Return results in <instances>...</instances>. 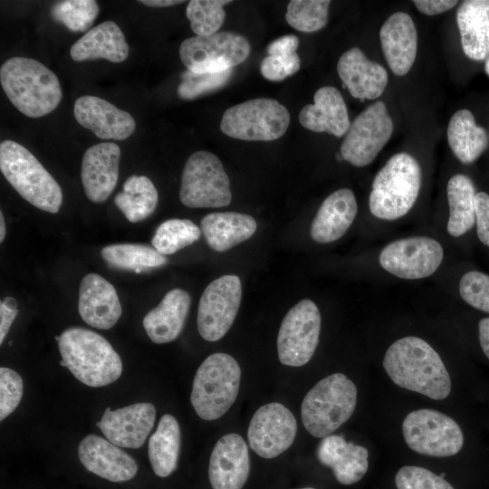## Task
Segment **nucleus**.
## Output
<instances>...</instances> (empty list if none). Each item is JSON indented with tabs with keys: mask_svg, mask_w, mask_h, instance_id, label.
<instances>
[{
	"mask_svg": "<svg viewBox=\"0 0 489 489\" xmlns=\"http://www.w3.org/2000/svg\"><path fill=\"white\" fill-rule=\"evenodd\" d=\"M383 368L397 386L435 400L446 398L452 388L450 375L439 354L425 340L407 336L386 350Z\"/></svg>",
	"mask_w": 489,
	"mask_h": 489,
	"instance_id": "f257e3e1",
	"label": "nucleus"
},
{
	"mask_svg": "<svg viewBox=\"0 0 489 489\" xmlns=\"http://www.w3.org/2000/svg\"><path fill=\"white\" fill-rule=\"evenodd\" d=\"M1 86L13 105L30 118H40L59 105L62 93L56 74L42 62L22 56L5 61Z\"/></svg>",
	"mask_w": 489,
	"mask_h": 489,
	"instance_id": "f03ea898",
	"label": "nucleus"
},
{
	"mask_svg": "<svg viewBox=\"0 0 489 489\" xmlns=\"http://www.w3.org/2000/svg\"><path fill=\"white\" fill-rule=\"evenodd\" d=\"M60 365L82 383L100 388L116 381L122 373V361L101 335L82 327L66 329L58 341Z\"/></svg>",
	"mask_w": 489,
	"mask_h": 489,
	"instance_id": "7ed1b4c3",
	"label": "nucleus"
},
{
	"mask_svg": "<svg viewBox=\"0 0 489 489\" xmlns=\"http://www.w3.org/2000/svg\"><path fill=\"white\" fill-rule=\"evenodd\" d=\"M0 169L15 191L34 206L52 214L60 210L61 187L23 145L14 140L0 143Z\"/></svg>",
	"mask_w": 489,
	"mask_h": 489,
	"instance_id": "20e7f679",
	"label": "nucleus"
},
{
	"mask_svg": "<svg viewBox=\"0 0 489 489\" xmlns=\"http://www.w3.org/2000/svg\"><path fill=\"white\" fill-rule=\"evenodd\" d=\"M421 187V168L408 153L392 156L377 173L369 198L371 214L382 220L407 215L416 203Z\"/></svg>",
	"mask_w": 489,
	"mask_h": 489,
	"instance_id": "39448f33",
	"label": "nucleus"
},
{
	"mask_svg": "<svg viewBox=\"0 0 489 489\" xmlns=\"http://www.w3.org/2000/svg\"><path fill=\"white\" fill-rule=\"evenodd\" d=\"M355 383L342 373L329 375L305 395L301 417L305 429L315 437L331 435L352 416L357 405Z\"/></svg>",
	"mask_w": 489,
	"mask_h": 489,
	"instance_id": "423d86ee",
	"label": "nucleus"
},
{
	"mask_svg": "<svg viewBox=\"0 0 489 489\" xmlns=\"http://www.w3.org/2000/svg\"><path fill=\"white\" fill-rule=\"evenodd\" d=\"M241 368L229 354L209 355L198 367L192 384L190 401L197 416L216 420L235 403L240 388Z\"/></svg>",
	"mask_w": 489,
	"mask_h": 489,
	"instance_id": "0eeeda50",
	"label": "nucleus"
},
{
	"mask_svg": "<svg viewBox=\"0 0 489 489\" xmlns=\"http://www.w3.org/2000/svg\"><path fill=\"white\" fill-rule=\"evenodd\" d=\"M179 199L192 208L223 207L231 203L230 180L216 155L198 150L189 156L182 171Z\"/></svg>",
	"mask_w": 489,
	"mask_h": 489,
	"instance_id": "6e6552de",
	"label": "nucleus"
},
{
	"mask_svg": "<svg viewBox=\"0 0 489 489\" xmlns=\"http://www.w3.org/2000/svg\"><path fill=\"white\" fill-rule=\"evenodd\" d=\"M289 124L290 113L283 104L257 98L228 108L222 116L220 129L237 139L272 141L281 138Z\"/></svg>",
	"mask_w": 489,
	"mask_h": 489,
	"instance_id": "1a4fd4ad",
	"label": "nucleus"
},
{
	"mask_svg": "<svg viewBox=\"0 0 489 489\" xmlns=\"http://www.w3.org/2000/svg\"><path fill=\"white\" fill-rule=\"evenodd\" d=\"M402 435L414 452L433 457L458 454L464 446V434L449 416L432 408L409 412L402 422Z\"/></svg>",
	"mask_w": 489,
	"mask_h": 489,
	"instance_id": "9d476101",
	"label": "nucleus"
},
{
	"mask_svg": "<svg viewBox=\"0 0 489 489\" xmlns=\"http://www.w3.org/2000/svg\"><path fill=\"white\" fill-rule=\"evenodd\" d=\"M250 52V43L244 36L234 32H217L185 39L179 47V57L191 72H220L244 62Z\"/></svg>",
	"mask_w": 489,
	"mask_h": 489,
	"instance_id": "9b49d317",
	"label": "nucleus"
},
{
	"mask_svg": "<svg viewBox=\"0 0 489 489\" xmlns=\"http://www.w3.org/2000/svg\"><path fill=\"white\" fill-rule=\"evenodd\" d=\"M321 317L318 306L303 299L289 310L282 321L277 352L280 362L290 367L305 365L319 343Z\"/></svg>",
	"mask_w": 489,
	"mask_h": 489,
	"instance_id": "f8f14e48",
	"label": "nucleus"
},
{
	"mask_svg": "<svg viewBox=\"0 0 489 489\" xmlns=\"http://www.w3.org/2000/svg\"><path fill=\"white\" fill-rule=\"evenodd\" d=\"M393 122L385 103L378 101L350 123L340 145L343 159L355 167L370 164L391 138Z\"/></svg>",
	"mask_w": 489,
	"mask_h": 489,
	"instance_id": "ddd939ff",
	"label": "nucleus"
},
{
	"mask_svg": "<svg viewBox=\"0 0 489 489\" xmlns=\"http://www.w3.org/2000/svg\"><path fill=\"white\" fill-rule=\"evenodd\" d=\"M242 300V284L237 275L225 274L212 281L198 303L197 330L207 341L222 339L231 328Z\"/></svg>",
	"mask_w": 489,
	"mask_h": 489,
	"instance_id": "4468645a",
	"label": "nucleus"
},
{
	"mask_svg": "<svg viewBox=\"0 0 489 489\" xmlns=\"http://www.w3.org/2000/svg\"><path fill=\"white\" fill-rule=\"evenodd\" d=\"M444 250L436 239L412 236L388 244L380 252V266L390 274L406 280L432 275L441 265Z\"/></svg>",
	"mask_w": 489,
	"mask_h": 489,
	"instance_id": "2eb2a0df",
	"label": "nucleus"
},
{
	"mask_svg": "<svg viewBox=\"0 0 489 489\" xmlns=\"http://www.w3.org/2000/svg\"><path fill=\"white\" fill-rule=\"evenodd\" d=\"M297 421L289 408L277 402L260 407L251 418L247 439L251 449L259 456L274 458L293 443Z\"/></svg>",
	"mask_w": 489,
	"mask_h": 489,
	"instance_id": "dca6fc26",
	"label": "nucleus"
},
{
	"mask_svg": "<svg viewBox=\"0 0 489 489\" xmlns=\"http://www.w3.org/2000/svg\"><path fill=\"white\" fill-rule=\"evenodd\" d=\"M155 419L154 405L141 402L115 410L107 408L96 425L112 444L120 447L138 449L147 440Z\"/></svg>",
	"mask_w": 489,
	"mask_h": 489,
	"instance_id": "f3484780",
	"label": "nucleus"
},
{
	"mask_svg": "<svg viewBox=\"0 0 489 489\" xmlns=\"http://www.w3.org/2000/svg\"><path fill=\"white\" fill-rule=\"evenodd\" d=\"M250 473V457L244 438L235 433L223 436L214 446L208 466L213 489H242Z\"/></svg>",
	"mask_w": 489,
	"mask_h": 489,
	"instance_id": "a211bd4d",
	"label": "nucleus"
},
{
	"mask_svg": "<svg viewBox=\"0 0 489 489\" xmlns=\"http://www.w3.org/2000/svg\"><path fill=\"white\" fill-rule=\"evenodd\" d=\"M73 114L80 125L101 139L123 140L136 129L135 120L129 112L96 96L78 98L74 102Z\"/></svg>",
	"mask_w": 489,
	"mask_h": 489,
	"instance_id": "6ab92c4d",
	"label": "nucleus"
},
{
	"mask_svg": "<svg viewBox=\"0 0 489 489\" xmlns=\"http://www.w3.org/2000/svg\"><path fill=\"white\" fill-rule=\"evenodd\" d=\"M120 149L114 142H101L82 156L81 179L87 197L94 203L108 199L119 177Z\"/></svg>",
	"mask_w": 489,
	"mask_h": 489,
	"instance_id": "aec40b11",
	"label": "nucleus"
},
{
	"mask_svg": "<svg viewBox=\"0 0 489 489\" xmlns=\"http://www.w3.org/2000/svg\"><path fill=\"white\" fill-rule=\"evenodd\" d=\"M82 465L91 473L111 482H126L138 472L136 461L108 439L86 436L78 447Z\"/></svg>",
	"mask_w": 489,
	"mask_h": 489,
	"instance_id": "412c9836",
	"label": "nucleus"
},
{
	"mask_svg": "<svg viewBox=\"0 0 489 489\" xmlns=\"http://www.w3.org/2000/svg\"><path fill=\"white\" fill-rule=\"evenodd\" d=\"M78 312L88 325L109 330L120 318L122 309L115 287L102 276L91 273L80 284Z\"/></svg>",
	"mask_w": 489,
	"mask_h": 489,
	"instance_id": "4be33fe9",
	"label": "nucleus"
},
{
	"mask_svg": "<svg viewBox=\"0 0 489 489\" xmlns=\"http://www.w3.org/2000/svg\"><path fill=\"white\" fill-rule=\"evenodd\" d=\"M337 71L351 96L360 101L379 97L388 84L386 69L369 60L358 47L349 49L340 57Z\"/></svg>",
	"mask_w": 489,
	"mask_h": 489,
	"instance_id": "5701e85b",
	"label": "nucleus"
},
{
	"mask_svg": "<svg viewBox=\"0 0 489 489\" xmlns=\"http://www.w3.org/2000/svg\"><path fill=\"white\" fill-rule=\"evenodd\" d=\"M379 38L390 70L398 76L407 74L417 50V33L412 18L404 12L394 13L382 24Z\"/></svg>",
	"mask_w": 489,
	"mask_h": 489,
	"instance_id": "b1692460",
	"label": "nucleus"
},
{
	"mask_svg": "<svg viewBox=\"0 0 489 489\" xmlns=\"http://www.w3.org/2000/svg\"><path fill=\"white\" fill-rule=\"evenodd\" d=\"M316 456L330 467L336 480L344 485L360 481L369 469V451L366 447L346 441L342 436L330 435L320 442Z\"/></svg>",
	"mask_w": 489,
	"mask_h": 489,
	"instance_id": "393cba45",
	"label": "nucleus"
},
{
	"mask_svg": "<svg viewBox=\"0 0 489 489\" xmlns=\"http://www.w3.org/2000/svg\"><path fill=\"white\" fill-rule=\"evenodd\" d=\"M313 104L305 105L300 114L301 125L314 132H327L342 137L350 128L348 109L338 89L323 86L313 97Z\"/></svg>",
	"mask_w": 489,
	"mask_h": 489,
	"instance_id": "a878e982",
	"label": "nucleus"
},
{
	"mask_svg": "<svg viewBox=\"0 0 489 489\" xmlns=\"http://www.w3.org/2000/svg\"><path fill=\"white\" fill-rule=\"evenodd\" d=\"M357 213L356 197L350 189L332 192L323 200L312 222L311 237L320 244L340 239L352 225Z\"/></svg>",
	"mask_w": 489,
	"mask_h": 489,
	"instance_id": "bb28decb",
	"label": "nucleus"
},
{
	"mask_svg": "<svg viewBox=\"0 0 489 489\" xmlns=\"http://www.w3.org/2000/svg\"><path fill=\"white\" fill-rule=\"evenodd\" d=\"M190 304L191 297L185 290L175 288L168 292L142 321L149 339L157 344L175 340L185 326Z\"/></svg>",
	"mask_w": 489,
	"mask_h": 489,
	"instance_id": "cd10ccee",
	"label": "nucleus"
},
{
	"mask_svg": "<svg viewBox=\"0 0 489 489\" xmlns=\"http://www.w3.org/2000/svg\"><path fill=\"white\" fill-rule=\"evenodd\" d=\"M75 62L105 59L121 62L129 55V45L124 34L113 21H105L91 28L70 49Z\"/></svg>",
	"mask_w": 489,
	"mask_h": 489,
	"instance_id": "c85d7f7f",
	"label": "nucleus"
},
{
	"mask_svg": "<svg viewBox=\"0 0 489 489\" xmlns=\"http://www.w3.org/2000/svg\"><path fill=\"white\" fill-rule=\"evenodd\" d=\"M200 229L211 249L225 252L253 236L257 223L247 214L216 212L201 219Z\"/></svg>",
	"mask_w": 489,
	"mask_h": 489,
	"instance_id": "c756f323",
	"label": "nucleus"
},
{
	"mask_svg": "<svg viewBox=\"0 0 489 489\" xmlns=\"http://www.w3.org/2000/svg\"><path fill=\"white\" fill-rule=\"evenodd\" d=\"M456 22L465 54L475 61L489 56V0L464 1Z\"/></svg>",
	"mask_w": 489,
	"mask_h": 489,
	"instance_id": "7c9ffc66",
	"label": "nucleus"
},
{
	"mask_svg": "<svg viewBox=\"0 0 489 489\" xmlns=\"http://www.w3.org/2000/svg\"><path fill=\"white\" fill-rule=\"evenodd\" d=\"M447 140L455 156L462 163L471 164L486 150L489 135L475 123L473 113L463 109L455 112L449 120Z\"/></svg>",
	"mask_w": 489,
	"mask_h": 489,
	"instance_id": "2f4dec72",
	"label": "nucleus"
},
{
	"mask_svg": "<svg viewBox=\"0 0 489 489\" xmlns=\"http://www.w3.org/2000/svg\"><path fill=\"white\" fill-rule=\"evenodd\" d=\"M181 433L177 420L170 414L161 417L149 439V459L156 475L167 477L177 467Z\"/></svg>",
	"mask_w": 489,
	"mask_h": 489,
	"instance_id": "473e14b6",
	"label": "nucleus"
},
{
	"mask_svg": "<svg viewBox=\"0 0 489 489\" xmlns=\"http://www.w3.org/2000/svg\"><path fill=\"white\" fill-rule=\"evenodd\" d=\"M446 195L449 206L446 230L451 236L459 237L475 225V187L469 177L456 174L447 183Z\"/></svg>",
	"mask_w": 489,
	"mask_h": 489,
	"instance_id": "72a5a7b5",
	"label": "nucleus"
},
{
	"mask_svg": "<svg viewBox=\"0 0 489 489\" xmlns=\"http://www.w3.org/2000/svg\"><path fill=\"white\" fill-rule=\"evenodd\" d=\"M158 200V191L146 176L132 175L114 197V204L131 223L148 218L155 211Z\"/></svg>",
	"mask_w": 489,
	"mask_h": 489,
	"instance_id": "f704fd0d",
	"label": "nucleus"
},
{
	"mask_svg": "<svg viewBox=\"0 0 489 489\" xmlns=\"http://www.w3.org/2000/svg\"><path fill=\"white\" fill-rule=\"evenodd\" d=\"M103 260L111 267L120 270L142 271L165 265V255L154 247L139 244H117L104 246L101 251Z\"/></svg>",
	"mask_w": 489,
	"mask_h": 489,
	"instance_id": "c9c22d12",
	"label": "nucleus"
},
{
	"mask_svg": "<svg viewBox=\"0 0 489 489\" xmlns=\"http://www.w3.org/2000/svg\"><path fill=\"white\" fill-rule=\"evenodd\" d=\"M201 229L188 219L172 218L162 222L151 239L153 247L161 254H173L197 242Z\"/></svg>",
	"mask_w": 489,
	"mask_h": 489,
	"instance_id": "e433bc0d",
	"label": "nucleus"
},
{
	"mask_svg": "<svg viewBox=\"0 0 489 489\" xmlns=\"http://www.w3.org/2000/svg\"><path fill=\"white\" fill-rule=\"evenodd\" d=\"M330 4L329 0H292L285 19L297 31L316 32L327 24Z\"/></svg>",
	"mask_w": 489,
	"mask_h": 489,
	"instance_id": "4c0bfd02",
	"label": "nucleus"
},
{
	"mask_svg": "<svg viewBox=\"0 0 489 489\" xmlns=\"http://www.w3.org/2000/svg\"><path fill=\"white\" fill-rule=\"evenodd\" d=\"M228 0H192L189 1L186 14L192 31L198 36H207L217 33L225 18L224 6Z\"/></svg>",
	"mask_w": 489,
	"mask_h": 489,
	"instance_id": "58836bf2",
	"label": "nucleus"
},
{
	"mask_svg": "<svg viewBox=\"0 0 489 489\" xmlns=\"http://www.w3.org/2000/svg\"><path fill=\"white\" fill-rule=\"evenodd\" d=\"M53 18L74 33L88 32L99 14L94 0H66L55 4L51 9Z\"/></svg>",
	"mask_w": 489,
	"mask_h": 489,
	"instance_id": "ea45409f",
	"label": "nucleus"
},
{
	"mask_svg": "<svg viewBox=\"0 0 489 489\" xmlns=\"http://www.w3.org/2000/svg\"><path fill=\"white\" fill-rule=\"evenodd\" d=\"M233 69L220 72L198 73L189 70L181 74L177 94L181 99L193 100L225 86L232 76Z\"/></svg>",
	"mask_w": 489,
	"mask_h": 489,
	"instance_id": "a19ab883",
	"label": "nucleus"
},
{
	"mask_svg": "<svg viewBox=\"0 0 489 489\" xmlns=\"http://www.w3.org/2000/svg\"><path fill=\"white\" fill-rule=\"evenodd\" d=\"M458 291L465 302L489 314V274L477 270L466 272L459 281Z\"/></svg>",
	"mask_w": 489,
	"mask_h": 489,
	"instance_id": "79ce46f5",
	"label": "nucleus"
},
{
	"mask_svg": "<svg viewBox=\"0 0 489 489\" xmlns=\"http://www.w3.org/2000/svg\"><path fill=\"white\" fill-rule=\"evenodd\" d=\"M397 489H455L442 476L417 465H404L395 475Z\"/></svg>",
	"mask_w": 489,
	"mask_h": 489,
	"instance_id": "37998d69",
	"label": "nucleus"
},
{
	"mask_svg": "<svg viewBox=\"0 0 489 489\" xmlns=\"http://www.w3.org/2000/svg\"><path fill=\"white\" fill-rule=\"evenodd\" d=\"M24 392L21 376L12 369L0 368V420H4L18 407Z\"/></svg>",
	"mask_w": 489,
	"mask_h": 489,
	"instance_id": "c03bdc74",
	"label": "nucleus"
},
{
	"mask_svg": "<svg viewBox=\"0 0 489 489\" xmlns=\"http://www.w3.org/2000/svg\"><path fill=\"white\" fill-rule=\"evenodd\" d=\"M301 67V60L296 53L265 56L260 64L262 75L273 82L283 81L294 74Z\"/></svg>",
	"mask_w": 489,
	"mask_h": 489,
	"instance_id": "a18cd8bd",
	"label": "nucleus"
},
{
	"mask_svg": "<svg viewBox=\"0 0 489 489\" xmlns=\"http://www.w3.org/2000/svg\"><path fill=\"white\" fill-rule=\"evenodd\" d=\"M475 206L477 237L484 245L489 247V194L476 192Z\"/></svg>",
	"mask_w": 489,
	"mask_h": 489,
	"instance_id": "49530a36",
	"label": "nucleus"
},
{
	"mask_svg": "<svg viewBox=\"0 0 489 489\" xmlns=\"http://www.w3.org/2000/svg\"><path fill=\"white\" fill-rule=\"evenodd\" d=\"M18 314L17 302L11 296L0 302V344L3 343L9 329Z\"/></svg>",
	"mask_w": 489,
	"mask_h": 489,
	"instance_id": "de8ad7c7",
	"label": "nucleus"
},
{
	"mask_svg": "<svg viewBox=\"0 0 489 489\" xmlns=\"http://www.w3.org/2000/svg\"><path fill=\"white\" fill-rule=\"evenodd\" d=\"M299 38L294 34L283 35L273 41L267 47V54H286L296 53Z\"/></svg>",
	"mask_w": 489,
	"mask_h": 489,
	"instance_id": "09e8293b",
	"label": "nucleus"
},
{
	"mask_svg": "<svg viewBox=\"0 0 489 489\" xmlns=\"http://www.w3.org/2000/svg\"><path fill=\"white\" fill-rule=\"evenodd\" d=\"M416 7L427 15H435L453 8L457 1L450 0H415Z\"/></svg>",
	"mask_w": 489,
	"mask_h": 489,
	"instance_id": "8fccbe9b",
	"label": "nucleus"
},
{
	"mask_svg": "<svg viewBox=\"0 0 489 489\" xmlns=\"http://www.w3.org/2000/svg\"><path fill=\"white\" fill-rule=\"evenodd\" d=\"M478 340L484 354L489 360V317L482 318L478 322Z\"/></svg>",
	"mask_w": 489,
	"mask_h": 489,
	"instance_id": "3c124183",
	"label": "nucleus"
},
{
	"mask_svg": "<svg viewBox=\"0 0 489 489\" xmlns=\"http://www.w3.org/2000/svg\"><path fill=\"white\" fill-rule=\"evenodd\" d=\"M184 1H177V0H141V1H139V3H141L150 7H168V6L181 4Z\"/></svg>",
	"mask_w": 489,
	"mask_h": 489,
	"instance_id": "603ef678",
	"label": "nucleus"
},
{
	"mask_svg": "<svg viewBox=\"0 0 489 489\" xmlns=\"http://www.w3.org/2000/svg\"><path fill=\"white\" fill-rule=\"evenodd\" d=\"M5 233H6V229H5V223L4 215H3L2 212H0V242L1 243L5 239Z\"/></svg>",
	"mask_w": 489,
	"mask_h": 489,
	"instance_id": "864d4df0",
	"label": "nucleus"
},
{
	"mask_svg": "<svg viewBox=\"0 0 489 489\" xmlns=\"http://www.w3.org/2000/svg\"><path fill=\"white\" fill-rule=\"evenodd\" d=\"M484 70L489 76V56L485 59Z\"/></svg>",
	"mask_w": 489,
	"mask_h": 489,
	"instance_id": "5fc2aeb1",
	"label": "nucleus"
},
{
	"mask_svg": "<svg viewBox=\"0 0 489 489\" xmlns=\"http://www.w3.org/2000/svg\"><path fill=\"white\" fill-rule=\"evenodd\" d=\"M297 489H316V488H313V487H303V488H297Z\"/></svg>",
	"mask_w": 489,
	"mask_h": 489,
	"instance_id": "6e6d98bb",
	"label": "nucleus"
},
{
	"mask_svg": "<svg viewBox=\"0 0 489 489\" xmlns=\"http://www.w3.org/2000/svg\"><path fill=\"white\" fill-rule=\"evenodd\" d=\"M54 339H55V340L59 341L60 336H55Z\"/></svg>",
	"mask_w": 489,
	"mask_h": 489,
	"instance_id": "4d7b16f0",
	"label": "nucleus"
},
{
	"mask_svg": "<svg viewBox=\"0 0 489 489\" xmlns=\"http://www.w3.org/2000/svg\"><path fill=\"white\" fill-rule=\"evenodd\" d=\"M489 135V134H488Z\"/></svg>",
	"mask_w": 489,
	"mask_h": 489,
	"instance_id": "13d9d810",
	"label": "nucleus"
}]
</instances>
